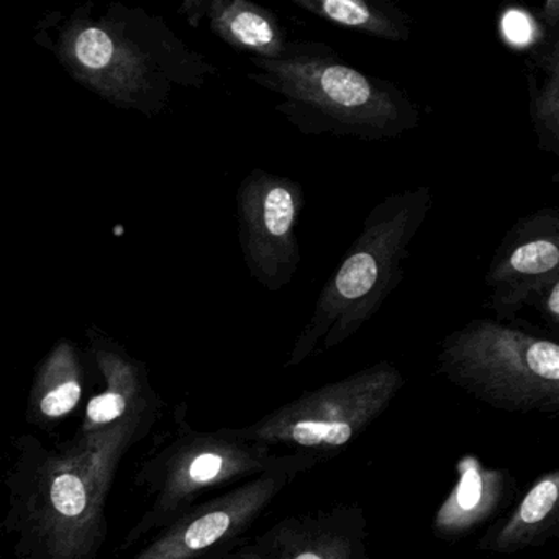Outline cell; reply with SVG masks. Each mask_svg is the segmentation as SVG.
I'll use <instances>...</instances> for the list:
<instances>
[{"instance_id":"1","label":"cell","mask_w":559,"mask_h":559,"mask_svg":"<svg viewBox=\"0 0 559 559\" xmlns=\"http://www.w3.org/2000/svg\"><path fill=\"white\" fill-rule=\"evenodd\" d=\"M140 428L81 437L68 450L25 451L11 522L21 559H96L107 533L114 476Z\"/></svg>"},{"instance_id":"2","label":"cell","mask_w":559,"mask_h":559,"mask_svg":"<svg viewBox=\"0 0 559 559\" xmlns=\"http://www.w3.org/2000/svg\"><path fill=\"white\" fill-rule=\"evenodd\" d=\"M250 64L251 83L276 96L274 110L304 135L381 142L420 123L404 90L356 70L323 41L289 40L280 57Z\"/></svg>"},{"instance_id":"3","label":"cell","mask_w":559,"mask_h":559,"mask_svg":"<svg viewBox=\"0 0 559 559\" xmlns=\"http://www.w3.org/2000/svg\"><path fill=\"white\" fill-rule=\"evenodd\" d=\"M433 207L428 186L385 195L366 215L352 247L317 297L284 368H297L317 352L336 348L355 336L404 280L412 241Z\"/></svg>"},{"instance_id":"4","label":"cell","mask_w":559,"mask_h":559,"mask_svg":"<svg viewBox=\"0 0 559 559\" xmlns=\"http://www.w3.org/2000/svg\"><path fill=\"white\" fill-rule=\"evenodd\" d=\"M55 51L78 81L119 107L159 104L171 81L201 86L215 73L169 32L146 45L120 14H73L58 32Z\"/></svg>"},{"instance_id":"5","label":"cell","mask_w":559,"mask_h":559,"mask_svg":"<svg viewBox=\"0 0 559 559\" xmlns=\"http://www.w3.org/2000/svg\"><path fill=\"white\" fill-rule=\"evenodd\" d=\"M437 371L461 391L507 414L559 412L556 338L493 319H476L441 340Z\"/></svg>"},{"instance_id":"6","label":"cell","mask_w":559,"mask_h":559,"mask_svg":"<svg viewBox=\"0 0 559 559\" xmlns=\"http://www.w3.org/2000/svg\"><path fill=\"white\" fill-rule=\"evenodd\" d=\"M397 366L379 361L340 381L302 392L235 433L251 443L332 457L365 433L404 389Z\"/></svg>"},{"instance_id":"7","label":"cell","mask_w":559,"mask_h":559,"mask_svg":"<svg viewBox=\"0 0 559 559\" xmlns=\"http://www.w3.org/2000/svg\"><path fill=\"white\" fill-rule=\"evenodd\" d=\"M286 454L243 440L234 428L186 430L153 466V507L129 533L123 548L153 530L166 528L202 493L260 476L283 463Z\"/></svg>"},{"instance_id":"8","label":"cell","mask_w":559,"mask_h":559,"mask_svg":"<svg viewBox=\"0 0 559 559\" xmlns=\"http://www.w3.org/2000/svg\"><path fill=\"white\" fill-rule=\"evenodd\" d=\"M322 454H286L273 469L191 507L133 559H221L237 546L277 497L307 471L325 463Z\"/></svg>"},{"instance_id":"9","label":"cell","mask_w":559,"mask_h":559,"mask_svg":"<svg viewBox=\"0 0 559 559\" xmlns=\"http://www.w3.org/2000/svg\"><path fill=\"white\" fill-rule=\"evenodd\" d=\"M302 209V186L287 176L253 169L238 188V241L245 266L270 293L284 289L299 270L297 227Z\"/></svg>"},{"instance_id":"10","label":"cell","mask_w":559,"mask_h":559,"mask_svg":"<svg viewBox=\"0 0 559 559\" xmlns=\"http://www.w3.org/2000/svg\"><path fill=\"white\" fill-rule=\"evenodd\" d=\"M559 283V211L543 207L512 225L486 273L487 307L513 322L533 297Z\"/></svg>"},{"instance_id":"11","label":"cell","mask_w":559,"mask_h":559,"mask_svg":"<svg viewBox=\"0 0 559 559\" xmlns=\"http://www.w3.org/2000/svg\"><path fill=\"white\" fill-rule=\"evenodd\" d=\"M368 516L359 503H335L286 516L258 536L274 559H369Z\"/></svg>"},{"instance_id":"12","label":"cell","mask_w":559,"mask_h":559,"mask_svg":"<svg viewBox=\"0 0 559 559\" xmlns=\"http://www.w3.org/2000/svg\"><path fill=\"white\" fill-rule=\"evenodd\" d=\"M516 480L506 467H489L466 454L456 464V483L440 503L431 533L443 542H460L510 509Z\"/></svg>"},{"instance_id":"13","label":"cell","mask_w":559,"mask_h":559,"mask_svg":"<svg viewBox=\"0 0 559 559\" xmlns=\"http://www.w3.org/2000/svg\"><path fill=\"white\" fill-rule=\"evenodd\" d=\"M93 349L106 379V389L87 404L81 437H103L120 428H148L146 415L152 407L139 368L110 343L93 340Z\"/></svg>"},{"instance_id":"14","label":"cell","mask_w":559,"mask_h":559,"mask_svg":"<svg viewBox=\"0 0 559 559\" xmlns=\"http://www.w3.org/2000/svg\"><path fill=\"white\" fill-rule=\"evenodd\" d=\"M182 12L191 24L207 22L215 37L250 58L274 60L289 41L274 12L251 0H188Z\"/></svg>"},{"instance_id":"15","label":"cell","mask_w":559,"mask_h":559,"mask_svg":"<svg viewBox=\"0 0 559 559\" xmlns=\"http://www.w3.org/2000/svg\"><path fill=\"white\" fill-rule=\"evenodd\" d=\"M559 533V469L546 471L519 502L487 526L476 548L496 555H515L538 548Z\"/></svg>"},{"instance_id":"16","label":"cell","mask_w":559,"mask_h":559,"mask_svg":"<svg viewBox=\"0 0 559 559\" xmlns=\"http://www.w3.org/2000/svg\"><path fill=\"white\" fill-rule=\"evenodd\" d=\"M300 11L326 24L378 40L405 44L414 21L391 0H289Z\"/></svg>"},{"instance_id":"17","label":"cell","mask_w":559,"mask_h":559,"mask_svg":"<svg viewBox=\"0 0 559 559\" xmlns=\"http://www.w3.org/2000/svg\"><path fill=\"white\" fill-rule=\"evenodd\" d=\"M83 397V366L73 343L63 340L41 362L32 391V412L40 420L70 415Z\"/></svg>"},{"instance_id":"18","label":"cell","mask_w":559,"mask_h":559,"mask_svg":"<svg viewBox=\"0 0 559 559\" xmlns=\"http://www.w3.org/2000/svg\"><path fill=\"white\" fill-rule=\"evenodd\" d=\"M545 78L538 83L535 74H528V110L535 130L536 143L542 152L559 156V37L552 35L548 47L532 55Z\"/></svg>"},{"instance_id":"19","label":"cell","mask_w":559,"mask_h":559,"mask_svg":"<svg viewBox=\"0 0 559 559\" xmlns=\"http://www.w3.org/2000/svg\"><path fill=\"white\" fill-rule=\"evenodd\" d=\"M530 306L538 310L539 316L546 320L551 330H558L559 326V283L552 284L548 289L533 297Z\"/></svg>"},{"instance_id":"20","label":"cell","mask_w":559,"mask_h":559,"mask_svg":"<svg viewBox=\"0 0 559 559\" xmlns=\"http://www.w3.org/2000/svg\"><path fill=\"white\" fill-rule=\"evenodd\" d=\"M221 559H274V556L271 555L267 546L257 538L253 543H243V545L237 546Z\"/></svg>"},{"instance_id":"21","label":"cell","mask_w":559,"mask_h":559,"mask_svg":"<svg viewBox=\"0 0 559 559\" xmlns=\"http://www.w3.org/2000/svg\"><path fill=\"white\" fill-rule=\"evenodd\" d=\"M538 17L543 24L552 32L558 34L559 27V2L558 0H546L545 4L539 8Z\"/></svg>"}]
</instances>
